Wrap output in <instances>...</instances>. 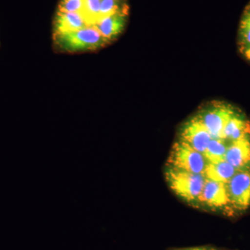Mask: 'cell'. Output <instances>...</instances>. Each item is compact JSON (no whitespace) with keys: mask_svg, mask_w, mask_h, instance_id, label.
<instances>
[{"mask_svg":"<svg viewBox=\"0 0 250 250\" xmlns=\"http://www.w3.org/2000/svg\"><path fill=\"white\" fill-rule=\"evenodd\" d=\"M207 164L203 154L178 139L172 145L166 167L203 174Z\"/></svg>","mask_w":250,"mask_h":250,"instance_id":"3","label":"cell"},{"mask_svg":"<svg viewBox=\"0 0 250 250\" xmlns=\"http://www.w3.org/2000/svg\"><path fill=\"white\" fill-rule=\"evenodd\" d=\"M211 139V135L197 116L186 121L179 131V139L202 154L205 153Z\"/></svg>","mask_w":250,"mask_h":250,"instance_id":"6","label":"cell"},{"mask_svg":"<svg viewBox=\"0 0 250 250\" xmlns=\"http://www.w3.org/2000/svg\"><path fill=\"white\" fill-rule=\"evenodd\" d=\"M128 14L120 13L100 18L95 27L108 42L116 40L124 31L127 22Z\"/></svg>","mask_w":250,"mask_h":250,"instance_id":"9","label":"cell"},{"mask_svg":"<svg viewBox=\"0 0 250 250\" xmlns=\"http://www.w3.org/2000/svg\"><path fill=\"white\" fill-rule=\"evenodd\" d=\"M172 250H223L218 249V248H213V247L210 246H199V247H192V248H178V249Z\"/></svg>","mask_w":250,"mask_h":250,"instance_id":"18","label":"cell"},{"mask_svg":"<svg viewBox=\"0 0 250 250\" xmlns=\"http://www.w3.org/2000/svg\"><path fill=\"white\" fill-rule=\"evenodd\" d=\"M238 44L243 54L250 48V4L245 9L240 22Z\"/></svg>","mask_w":250,"mask_h":250,"instance_id":"14","label":"cell"},{"mask_svg":"<svg viewBox=\"0 0 250 250\" xmlns=\"http://www.w3.org/2000/svg\"><path fill=\"white\" fill-rule=\"evenodd\" d=\"M237 112L234 107L228 103L214 101L204 106L196 116L205 125L212 138L223 139L225 126Z\"/></svg>","mask_w":250,"mask_h":250,"instance_id":"4","label":"cell"},{"mask_svg":"<svg viewBox=\"0 0 250 250\" xmlns=\"http://www.w3.org/2000/svg\"><path fill=\"white\" fill-rule=\"evenodd\" d=\"M248 136H250V123L238 111L225 126L223 139L232 142Z\"/></svg>","mask_w":250,"mask_h":250,"instance_id":"11","label":"cell"},{"mask_svg":"<svg viewBox=\"0 0 250 250\" xmlns=\"http://www.w3.org/2000/svg\"><path fill=\"white\" fill-rule=\"evenodd\" d=\"M225 161L238 171L250 172V136L230 142Z\"/></svg>","mask_w":250,"mask_h":250,"instance_id":"8","label":"cell"},{"mask_svg":"<svg viewBox=\"0 0 250 250\" xmlns=\"http://www.w3.org/2000/svg\"><path fill=\"white\" fill-rule=\"evenodd\" d=\"M238 172L228 161L207 163L203 175L206 179L227 184L231 177Z\"/></svg>","mask_w":250,"mask_h":250,"instance_id":"12","label":"cell"},{"mask_svg":"<svg viewBox=\"0 0 250 250\" xmlns=\"http://www.w3.org/2000/svg\"><path fill=\"white\" fill-rule=\"evenodd\" d=\"M102 0H84L80 14L87 26H94L100 18Z\"/></svg>","mask_w":250,"mask_h":250,"instance_id":"15","label":"cell"},{"mask_svg":"<svg viewBox=\"0 0 250 250\" xmlns=\"http://www.w3.org/2000/svg\"><path fill=\"white\" fill-rule=\"evenodd\" d=\"M199 203L214 209H223L230 206L226 184L206 179Z\"/></svg>","mask_w":250,"mask_h":250,"instance_id":"7","label":"cell"},{"mask_svg":"<svg viewBox=\"0 0 250 250\" xmlns=\"http://www.w3.org/2000/svg\"><path fill=\"white\" fill-rule=\"evenodd\" d=\"M128 12L129 6L126 4V0H102L100 18L120 13L128 14Z\"/></svg>","mask_w":250,"mask_h":250,"instance_id":"16","label":"cell"},{"mask_svg":"<svg viewBox=\"0 0 250 250\" xmlns=\"http://www.w3.org/2000/svg\"><path fill=\"white\" fill-rule=\"evenodd\" d=\"M53 39L56 49L70 53L96 50L109 44L95 26H86L72 32L55 34Z\"/></svg>","mask_w":250,"mask_h":250,"instance_id":"1","label":"cell"},{"mask_svg":"<svg viewBox=\"0 0 250 250\" xmlns=\"http://www.w3.org/2000/svg\"><path fill=\"white\" fill-rule=\"evenodd\" d=\"M245 57H246L247 59H248V60L250 61V48L248 49V50H247L246 52H245L244 54Z\"/></svg>","mask_w":250,"mask_h":250,"instance_id":"19","label":"cell"},{"mask_svg":"<svg viewBox=\"0 0 250 250\" xmlns=\"http://www.w3.org/2000/svg\"><path fill=\"white\" fill-rule=\"evenodd\" d=\"M230 206L246 210L250 206V172L238 171L226 184Z\"/></svg>","mask_w":250,"mask_h":250,"instance_id":"5","label":"cell"},{"mask_svg":"<svg viewBox=\"0 0 250 250\" xmlns=\"http://www.w3.org/2000/svg\"><path fill=\"white\" fill-rule=\"evenodd\" d=\"M84 0H62L59 3L58 11L62 12L80 13Z\"/></svg>","mask_w":250,"mask_h":250,"instance_id":"17","label":"cell"},{"mask_svg":"<svg viewBox=\"0 0 250 250\" xmlns=\"http://www.w3.org/2000/svg\"><path fill=\"white\" fill-rule=\"evenodd\" d=\"M229 143L225 139L212 138L203 154L207 163L225 161V154Z\"/></svg>","mask_w":250,"mask_h":250,"instance_id":"13","label":"cell"},{"mask_svg":"<svg viewBox=\"0 0 250 250\" xmlns=\"http://www.w3.org/2000/svg\"><path fill=\"white\" fill-rule=\"evenodd\" d=\"M86 26L80 13L58 11L54 18L53 35L72 32Z\"/></svg>","mask_w":250,"mask_h":250,"instance_id":"10","label":"cell"},{"mask_svg":"<svg viewBox=\"0 0 250 250\" xmlns=\"http://www.w3.org/2000/svg\"><path fill=\"white\" fill-rule=\"evenodd\" d=\"M166 182L175 195L188 203H196L201 195L206 178L202 174L166 167Z\"/></svg>","mask_w":250,"mask_h":250,"instance_id":"2","label":"cell"}]
</instances>
